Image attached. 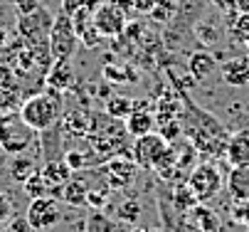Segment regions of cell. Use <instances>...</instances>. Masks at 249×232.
<instances>
[{"instance_id": "f1b7e54d", "label": "cell", "mask_w": 249, "mask_h": 232, "mask_svg": "<svg viewBox=\"0 0 249 232\" xmlns=\"http://www.w3.org/2000/svg\"><path fill=\"white\" fill-rule=\"evenodd\" d=\"M10 3H13V8H15L18 15H27L32 10H37L42 5V0H10Z\"/></svg>"}, {"instance_id": "d6986e66", "label": "cell", "mask_w": 249, "mask_h": 232, "mask_svg": "<svg viewBox=\"0 0 249 232\" xmlns=\"http://www.w3.org/2000/svg\"><path fill=\"white\" fill-rule=\"evenodd\" d=\"M59 195L67 205H74V208H82L87 205V195H89V183L79 180V178H69L62 188H59Z\"/></svg>"}, {"instance_id": "7a4b0ae2", "label": "cell", "mask_w": 249, "mask_h": 232, "mask_svg": "<svg viewBox=\"0 0 249 232\" xmlns=\"http://www.w3.org/2000/svg\"><path fill=\"white\" fill-rule=\"evenodd\" d=\"M35 134L18 111H10V114H0V148H3L8 156H18V153H25L32 141H35Z\"/></svg>"}, {"instance_id": "30bf717a", "label": "cell", "mask_w": 249, "mask_h": 232, "mask_svg": "<svg viewBox=\"0 0 249 232\" xmlns=\"http://www.w3.org/2000/svg\"><path fill=\"white\" fill-rule=\"evenodd\" d=\"M153 126H156V116L151 114V109L146 107V102H133V109L126 116V131H128L133 139H138V136L151 134Z\"/></svg>"}, {"instance_id": "d590c367", "label": "cell", "mask_w": 249, "mask_h": 232, "mask_svg": "<svg viewBox=\"0 0 249 232\" xmlns=\"http://www.w3.org/2000/svg\"><path fill=\"white\" fill-rule=\"evenodd\" d=\"M8 42V32H5V27H0V47H3Z\"/></svg>"}, {"instance_id": "603a6c76", "label": "cell", "mask_w": 249, "mask_h": 232, "mask_svg": "<svg viewBox=\"0 0 249 232\" xmlns=\"http://www.w3.org/2000/svg\"><path fill=\"white\" fill-rule=\"evenodd\" d=\"M141 213H143V208H141V203L136 200V197H128V200H124L121 205H119V220L121 222H126V225H133V222H138V217H141Z\"/></svg>"}, {"instance_id": "83f0119b", "label": "cell", "mask_w": 249, "mask_h": 232, "mask_svg": "<svg viewBox=\"0 0 249 232\" xmlns=\"http://www.w3.org/2000/svg\"><path fill=\"white\" fill-rule=\"evenodd\" d=\"M10 217H13V200H10L8 193L0 190V227H3Z\"/></svg>"}, {"instance_id": "5b68a950", "label": "cell", "mask_w": 249, "mask_h": 232, "mask_svg": "<svg viewBox=\"0 0 249 232\" xmlns=\"http://www.w3.org/2000/svg\"><path fill=\"white\" fill-rule=\"evenodd\" d=\"M188 185L195 193L197 203H210L225 188V178H222V171L212 161H202V163L193 165V171L188 176Z\"/></svg>"}, {"instance_id": "b9f144b4", "label": "cell", "mask_w": 249, "mask_h": 232, "mask_svg": "<svg viewBox=\"0 0 249 232\" xmlns=\"http://www.w3.org/2000/svg\"><path fill=\"white\" fill-rule=\"evenodd\" d=\"M247 232H249V227H247Z\"/></svg>"}, {"instance_id": "44dd1931", "label": "cell", "mask_w": 249, "mask_h": 232, "mask_svg": "<svg viewBox=\"0 0 249 232\" xmlns=\"http://www.w3.org/2000/svg\"><path fill=\"white\" fill-rule=\"evenodd\" d=\"M22 104V96H20V84H0V114H10L18 111Z\"/></svg>"}, {"instance_id": "4dcf8cb0", "label": "cell", "mask_w": 249, "mask_h": 232, "mask_svg": "<svg viewBox=\"0 0 249 232\" xmlns=\"http://www.w3.org/2000/svg\"><path fill=\"white\" fill-rule=\"evenodd\" d=\"M8 222H10L8 225V232H37L25 217H15V220H8Z\"/></svg>"}, {"instance_id": "ffe728a7", "label": "cell", "mask_w": 249, "mask_h": 232, "mask_svg": "<svg viewBox=\"0 0 249 232\" xmlns=\"http://www.w3.org/2000/svg\"><path fill=\"white\" fill-rule=\"evenodd\" d=\"M173 205H175V210L180 213V215H185L188 210H193V208L197 205V197H195V193L190 190L188 180L173 185Z\"/></svg>"}, {"instance_id": "3957f363", "label": "cell", "mask_w": 249, "mask_h": 232, "mask_svg": "<svg viewBox=\"0 0 249 232\" xmlns=\"http://www.w3.org/2000/svg\"><path fill=\"white\" fill-rule=\"evenodd\" d=\"M77 47H79V37H77L74 25H72V15L67 10H62L50 27V37H47L50 57L52 59H72Z\"/></svg>"}, {"instance_id": "5bb4252c", "label": "cell", "mask_w": 249, "mask_h": 232, "mask_svg": "<svg viewBox=\"0 0 249 232\" xmlns=\"http://www.w3.org/2000/svg\"><path fill=\"white\" fill-rule=\"evenodd\" d=\"M45 82L52 89H69L74 84V70H72V62L69 59H54V64L45 72Z\"/></svg>"}, {"instance_id": "d6a6232c", "label": "cell", "mask_w": 249, "mask_h": 232, "mask_svg": "<svg viewBox=\"0 0 249 232\" xmlns=\"http://www.w3.org/2000/svg\"><path fill=\"white\" fill-rule=\"evenodd\" d=\"M133 8L141 13H151L156 8V0H133Z\"/></svg>"}, {"instance_id": "ab89813d", "label": "cell", "mask_w": 249, "mask_h": 232, "mask_svg": "<svg viewBox=\"0 0 249 232\" xmlns=\"http://www.w3.org/2000/svg\"><path fill=\"white\" fill-rule=\"evenodd\" d=\"M165 232H175V230H173V227H168V230H165Z\"/></svg>"}, {"instance_id": "8992f818", "label": "cell", "mask_w": 249, "mask_h": 232, "mask_svg": "<svg viewBox=\"0 0 249 232\" xmlns=\"http://www.w3.org/2000/svg\"><path fill=\"white\" fill-rule=\"evenodd\" d=\"M25 220L37 230H50L54 227L59 220H62V208H59V200L54 195H45V197H35L27 205V213H25Z\"/></svg>"}, {"instance_id": "ac0fdd59", "label": "cell", "mask_w": 249, "mask_h": 232, "mask_svg": "<svg viewBox=\"0 0 249 232\" xmlns=\"http://www.w3.org/2000/svg\"><path fill=\"white\" fill-rule=\"evenodd\" d=\"M37 173V161L35 158H30L27 153H18V156H13L10 158V163H8V176L18 183V185H22L30 176H35Z\"/></svg>"}, {"instance_id": "6da1fadb", "label": "cell", "mask_w": 249, "mask_h": 232, "mask_svg": "<svg viewBox=\"0 0 249 232\" xmlns=\"http://www.w3.org/2000/svg\"><path fill=\"white\" fill-rule=\"evenodd\" d=\"M18 114H20V119L32 131L42 134V131H47V128H52L57 124V119H59V104H57V99L50 96V94H32V96L22 99Z\"/></svg>"}, {"instance_id": "cb8c5ba5", "label": "cell", "mask_w": 249, "mask_h": 232, "mask_svg": "<svg viewBox=\"0 0 249 232\" xmlns=\"http://www.w3.org/2000/svg\"><path fill=\"white\" fill-rule=\"evenodd\" d=\"M133 109V102L126 96H114L109 99V104H106V114H109L111 119H126Z\"/></svg>"}, {"instance_id": "9a60e30c", "label": "cell", "mask_w": 249, "mask_h": 232, "mask_svg": "<svg viewBox=\"0 0 249 232\" xmlns=\"http://www.w3.org/2000/svg\"><path fill=\"white\" fill-rule=\"evenodd\" d=\"M138 165L133 161H111L106 165V176H109V188L116 190V188H126L131 180H133V173H136Z\"/></svg>"}, {"instance_id": "74e56055", "label": "cell", "mask_w": 249, "mask_h": 232, "mask_svg": "<svg viewBox=\"0 0 249 232\" xmlns=\"http://www.w3.org/2000/svg\"><path fill=\"white\" fill-rule=\"evenodd\" d=\"M128 232H143V230H141V227H131Z\"/></svg>"}, {"instance_id": "f546056e", "label": "cell", "mask_w": 249, "mask_h": 232, "mask_svg": "<svg viewBox=\"0 0 249 232\" xmlns=\"http://www.w3.org/2000/svg\"><path fill=\"white\" fill-rule=\"evenodd\" d=\"M232 217H234V222H242V225L249 227V200L247 203H234Z\"/></svg>"}, {"instance_id": "8fae6325", "label": "cell", "mask_w": 249, "mask_h": 232, "mask_svg": "<svg viewBox=\"0 0 249 232\" xmlns=\"http://www.w3.org/2000/svg\"><path fill=\"white\" fill-rule=\"evenodd\" d=\"M220 77L227 87H234V89H242L249 84V62L247 57H234V59H227L220 64Z\"/></svg>"}, {"instance_id": "e575fe53", "label": "cell", "mask_w": 249, "mask_h": 232, "mask_svg": "<svg viewBox=\"0 0 249 232\" xmlns=\"http://www.w3.org/2000/svg\"><path fill=\"white\" fill-rule=\"evenodd\" d=\"M212 3L222 10H234V0H212Z\"/></svg>"}, {"instance_id": "9c48e42d", "label": "cell", "mask_w": 249, "mask_h": 232, "mask_svg": "<svg viewBox=\"0 0 249 232\" xmlns=\"http://www.w3.org/2000/svg\"><path fill=\"white\" fill-rule=\"evenodd\" d=\"M183 232H220V215L205 203H197L183 215Z\"/></svg>"}, {"instance_id": "d4e9b609", "label": "cell", "mask_w": 249, "mask_h": 232, "mask_svg": "<svg viewBox=\"0 0 249 232\" xmlns=\"http://www.w3.org/2000/svg\"><path fill=\"white\" fill-rule=\"evenodd\" d=\"M230 30H232V37H237V40L244 42L249 37V15L234 10V20L230 22Z\"/></svg>"}, {"instance_id": "f35d334b", "label": "cell", "mask_w": 249, "mask_h": 232, "mask_svg": "<svg viewBox=\"0 0 249 232\" xmlns=\"http://www.w3.org/2000/svg\"><path fill=\"white\" fill-rule=\"evenodd\" d=\"M143 232H158V230H153V227H146V230H143Z\"/></svg>"}, {"instance_id": "4316f807", "label": "cell", "mask_w": 249, "mask_h": 232, "mask_svg": "<svg viewBox=\"0 0 249 232\" xmlns=\"http://www.w3.org/2000/svg\"><path fill=\"white\" fill-rule=\"evenodd\" d=\"M64 163L69 165V168H72V173L74 171H82V168H87V158H84V153L82 151H77V148H72V151H67L64 153Z\"/></svg>"}, {"instance_id": "836d02e7", "label": "cell", "mask_w": 249, "mask_h": 232, "mask_svg": "<svg viewBox=\"0 0 249 232\" xmlns=\"http://www.w3.org/2000/svg\"><path fill=\"white\" fill-rule=\"evenodd\" d=\"M234 10L249 15V0H234Z\"/></svg>"}, {"instance_id": "8d00e7d4", "label": "cell", "mask_w": 249, "mask_h": 232, "mask_svg": "<svg viewBox=\"0 0 249 232\" xmlns=\"http://www.w3.org/2000/svg\"><path fill=\"white\" fill-rule=\"evenodd\" d=\"M5 156H8V153H5L3 148H0V168H3V161H5Z\"/></svg>"}, {"instance_id": "277c9868", "label": "cell", "mask_w": 249, "mask_h": 232, "mask_svg": "<svg viewBox=\"0 0 249 232\" xmlns=\"http://www.w3.org/2000/svg\"><path fill=\"white\" fill-rule=\"evenodd\" d=\"M52 22H54V15L45 5H40L37 10H32L27 15H18V35L25 45L42 50V47H47Z\"/></svg>"}, {"instance_id": "52a82bcc", "label": "cell", "mask_w": 249, "mask_h": 232, "mask_svg": "<svg viewBox=\"0 0 249 232\" xmlns=\"http://www.w3.org/2000/svg\"><path fill=\"white\" fill-rule=\"evenodd\" d=\"M170 143L160 136V134H146V136H138L136 143H133V163L138 168H153L156 161L163 156V151L168 148Z\"/></svg>"}, {"instance_id": "60d3db41", "label": "cell", "mask_w": 249, "mask_h": 232, "mask_svg": "<svg viewBox=\"0 0 249 232\" xmlns=\"http://www.w3.org/2000/svg\"><path fill=\"white\" fill-rule=\"evenodd\" d=\"M247 62H249V57H247Z\"/></svg>"}, {"instance_id": "1f68e13d", "label": "cell", "mask_w": 249, "mask_h": 232, "mask_svg": "<svg viewBox=\"0 0 249 232\" xmlns=\"http://www.w3.org/2000/svg\"><path fill=\"white\" fill-rule=\"evenodd\" d=\"M18 74L13 70V64H0V84H15Z\"/></svg>"}, {"instance_id": "2e32d148", "label": "cell", "mask_w": 249, "mask_h": 232, "mask_svg": "<svg viewBox=\"0 0 249 232\" xmlns=\"http://www.w3.org/2000/svg\"><path fill=\"white\" fill-rule=\"evenodd\" d=\"M40 176L47 180V185H50V190H52V195H54V190H59L69 178H72V168L64 163V158H62V161H47V163L42 165Z\"/></svg>"}, {"instance_id": "484cf974", "label": "cell", "mask_w": 249, "mask_h": 232, "mask_svg": "<svg viewBox=\"0 0 249 232\" xmlns=\"http://www.w3.org/2000/svg\"><path fill=\"white\" fill-rule=\"evenodd\" d=\"M195 35L200 37L202 45H215L217 37H220V32H217V27L212 22H197L195 25Z\"/></svg>"}, {"instance_id": "7c38bea8", "label": "cell", "mask_w": 249, "mask_h": 232, "mask_svg": "<svg viewBox=\"0 0 249 232\" xmlns=\"http://www.w3.org/2000/svg\"><path fill=\"white\" fill-rule=\"evenodd\" d=\"M227 193L232 195L234 203L249 200V163L247 165H232L227 176Z\"/></svg>"}, {"instance_id": "ba28073f", "label": "cell", "mask_w": 249, "mask_h": 232, "mask_svg": "<svg viewBox=\"0 0 249 232\" xmlns=\"http://www.w3.org/2000/svg\"><path fill=\"white\" fill-rule=\"evenodd\" d=\"M91 22L99 30L101 37H116L126 27V13L121 8H116L114 3H104L91 13Z\"/></svg>"}, {"instance_id": "7402d4cb", "label": "cell", "mask_w": 249, "mask_h": 232, "mask_svg": "<svg viewBox=\"0 0 249 232\" xmlns=\"http://www.w3.org/2000/svg\"><path fill=\"white\" fill-rule=\"evenodd\" d=\"M22 190H25V195L30 197V200H35V197H45V195H52V190H50L47 180L40 176V171L35 173V176H30V178L22 183Z\"/></svg>"}, {"instance_id": "e0dca14e", "label": "cell", "mask_w": 249, "mask_h": 232, "mask_svg": "<svg viewBox=\"0 0 249 232\" xmlns=\"http://www.w3.org/2000/svg\"><path fill=\"white\" fill-rule=\"evenodd\" d=\"M188 70H190L195 82H205V79H210L212 74L217 72V59L212 57L210 52H195L190 57V62H188Z\"/></svg>"}, {"instance_id": "4fadbf2b", "label": "cell", "mask_w": 249, "mask_h": 232, "mask_svg": "<svg viewBox=\"0 0 249 232\" xmlns=\"http://www.w3.org/2000/svg\"><path fill=\"white\" fill-rule=\"evenodd\" d=\"M225 158L230 165H247L249 163V131H239V134L227 139Z\"/></svg>"}]
</instances>
